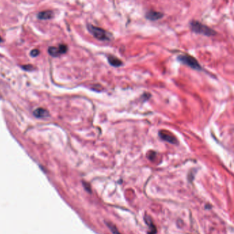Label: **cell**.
<instances>
[{
  "label": "cell",
  "mask_w": 234,
  "mask_h": 234,
  "mask_svg": "<svg viewBox=\"0 0 234 234\" xmlns=\"http://www.w3.org/2000/svg\"><path fill=\"white\" fill-rule=\"evenodd\" d=\"M53 16H54V13L52 11H43L38 14V17L41 19H49L52 18Z\"/></svg>",
  "instance_id": "cell-9"
},
{
  "label": "cell",
  "mask_w": 234,
  "mask_h": 234,
  "mask_svg": "<svg viewBox=\"0 0 234 234\" xmlns=\"http://www.w3.org/2000/svg\"><path fill=\"white\" fill-rule=\"evenodd\" d=\"M178 60L180 62L183 63L185 65H187L189 67L192 68V69L198 70V71H201L202 69L201 65L198 62L197 60L194 59V57L190 55H179L178 56Z\"/></svg>",
  "instance_id": "cell-3"
},
{
  "label": "cell",
  "mask_w": 234,
  "mask_h": 234,
  "mask_svg": "<svg viewBox=\"0 0 234 234\" xmlns=\"http://www.w3.org/2000/svg\"><path fill=\"white\" fill-rule=\"evenodd\" d=\"M163 13L154 11H148L146 13V15H145L146 18L148 19L150 21H157V20L163 17Z\"/></svg>",
  "instance_id": "cell-6"
},
{
  "label": "cell",
  "mask_w": 234,
  "mask_h": 234,
  "mask_svg": "<svg viewBox=\"0 0 234 234\" xmlns=\"http://www.w3.org/2000/svg\"><path fill=\"white\" fill-rule=\"evenodd\" d=\"M159 135L160 138H161V139L164 140L165 141H168V142L170 143L176 144V143H177V142H178L177 138H176L174 135H172L170 132H168V131H159Z\"/></svg>",
  "instance_id": "cell-5"
},
{
  "label": "cell",
  "mask_w": 234,
  "mask_h": 234,
  "mask_svg": "<svg viewBox=\"0 0 234 234\" xmlns=\"http://www.w3.org/2000/svg\"><path fill=\"white\" fill-rule=\"evenodd\" d=\"M39 50L38 49H32L31 51V52H30V55L32 56H37L39 54Z\"/></svg>",
  "instance_id": "cell-11"
},
{
  "label": "cell",
  "mask_w": 234,
  "mask_h": 234,
  "mask_svg": "<svg viewBox=\"0 0 234 234\" xmlns=\"http://www.w3.org/2000/svg\"><path fill=\"white\" fill-rule=\"evenodd\" d=\"M107 224V226L109 227V228L110 229V230L111 231L112 233L113 234H120V233L118 231V230L117 229V228H116V227L114 225H113V224L110 223H106Z\"/></svg>",
  "instance_id": "cell-10"
},
{
  "label": "cell",
  "mask_w": 234,
  "mask_h": 234,
  "mask_svg": "<svg viewBox=\"0 0 234 234\" xmlns=\"http://www.w3.org/2000/svg\"><path fill=\"white\" fill-rule=\"evenodd\" d=\"M67 50V46L64 44H61L59 47H49L48 52L52 56H59L61 54H65Z\"/></svg>",
  "instance_id": "cell-4"
},
{
  "label": "cell",
  "mask_w": 234,
  "mask_h": 234,
  "mask_svg": "<svg viewBox=\"0 0 234 234\" xmlns=\"http://www.w3.org/2000/svg\"><path fill=\"white\" fill-rule=\"evenodd\" d=\"M1 41H2V39H1V37H0V43H1Z\"/></svg>",
  "instance_id": "cell-12"
},
{
  "label": "cell",
  "mask_w": 234,
  "mask_h": 234,
  "mask_svg": "<svg viewBox=\"0 0 234 234\" xmlns=\"http://www.w3.org/2000/svg\"><path fill=\"white\" fill-rule=\"evenodd\" d=\"M33 114L35 117H39V118H42V117H45L49 116V112L46 109H44L43 108L37 109L33 112Z\"/></svg>",
  "instance_id": "cell-8"
},
{
  "label": "cell",
  "mask_w": 234,
  "mask_h": 234,
  "mask_svg": "<svg viewBox=\"0 0 234 234\" xmlns=\"http://www.w3.org/2000/svg\"><path fill=\"white\" fill-rule=\"evenodd\" d=\"M87 28L90 33L98 40L108 41H111L112 39V35L109 32L101 28L94 26L91 24H88Z\"/></svg>",
  "instance_id": "cell-2"
},
{
  "label": "cell",
  "mask_w": 234,
  "mask_h": 234,
  "mask_svg": "<svg viewBox=\"0 0 234 234\" xmlns=\"http://www.w3.org/2000/svg\"><path fill=\"white\" fill-rule=\"evenodd\" d=\"M108 61L111 65H112L113 67H117L122 66L123 65V63L122 62V61L115 56H109Z\"/></svg>",
  "instance_id": "cell-7"
},
{
  "label": "cell",
  "mask_w": 234,
  "mask_h": 234,
  "mask_svg": "<svg viewBox=\"0 0 234 234\" xmlns=\"http://www.w3.org/2000/svg\"><path fill=\"white\" fill-rule=\"evenodd\" d=\"M189 25H190L191 30L196 34H201V35L207 36V37L216 35V31H214L213 29L210 28L207 25L200 23L198 21H191Z\"/></svg>",
  "instance_id": "cell-1"
}]
</instances>
